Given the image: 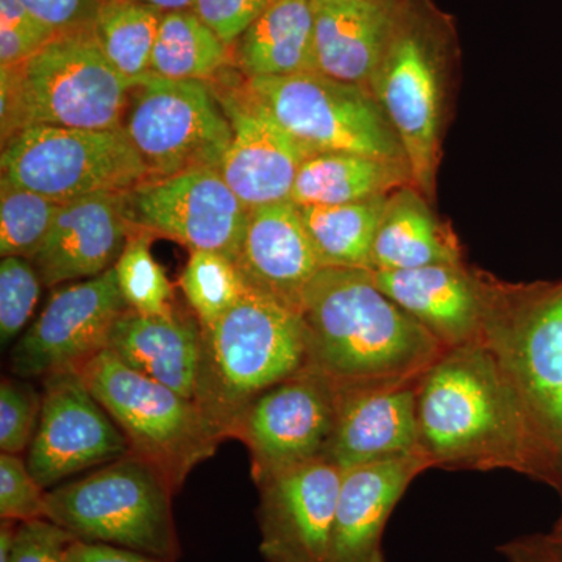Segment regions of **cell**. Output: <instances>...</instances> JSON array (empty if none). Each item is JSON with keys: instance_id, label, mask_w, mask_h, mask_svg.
Returning a JSON list of instances; mask_svg holds the SVG:
<instances>
[{"instance_id": "6da1fadb", "label": "cell", "mask_w": 562, "mask_h": 562, "mask_svg": "<svg viewBox=\"0 0 562 562\" xmlns=\"http://www.w3.org/2000/svg\"><path fill=\"white\" fill-rule=\"evenodd\" d=\"M416 414L432 469L513 471L552 484L524 403L484 344L443 351L417 382Z\"/></svg>"}, {"instance_id": "7a4b0ae2", "label": "cell", "mask_w": 562, "mask_h": 562, "mask_svg": "<svg viewBox=\"0 0 562 562\" xmlns=\"http://www.w3.org/2000/svg\"><path fill=\"white\" fill-rule=\"evenodd\" d=\"M306 366L338 392L416 384L446 351L368 269L324 268L303 294Z\"/></svg>"}, {"instance_id": "3957f363", "label": "cell", "mask_w": 562, "mask_h": 562, "mask_svg": "<svg viewBox=\"0 0 562 562\" xmlns=\"http://www.w3.org/2000/svg\"><path fill=\"white\" fill-rule=\"evenodd\" d=\"M454 54L457 35L446 13L431 0H398L369 90L397 133L414 187L424 195L435 190Z\"/></svg>"}, {"instance_id": "277c9868", "label": "cell", "mask_w": 562, "mask_h": 562, "mask_svg": "<svg viewBox=\"0 0 562 562\" xmlns=\"http://www.w3.org/2000/svg\"><path fill=\"white\" fill-rule=\"evenodd\" d=\"M305 366L302 314L249 290L216 324L202 328L194 402L222 442L232 439L236 420L258 395Z\"/></svg>"}, {"instance_id": "5b68a950", "label": "cell", "mask_w": 562, "mask_h": 562, "mask_svg": "<svg viewBox=\"0 0 562 562\" xmlns=\"http://www.w3.org/2000/svg\"><path fill=\"white\" fill-rule=\"evenodd\" d=\"M133 85L106 60L91 27L58 33L27 61L0 68L2 146L35 125L121 128Z\"/></svg>"}, {"instance_id": "8992f818", "label": "cell", "mask_w": 562, "mask_h": 562, "mask_svg": "<svg viewBox=\"0 0 562 562\" xmlns=\"http://www.w3.org/2000/svg\"><path fill=\"white\" fill-rule=\"evenodd\" d=\"M483 344L519 394L554 490L562 494V281L487 288Z\"/></svg>"}, {"instance_id": "52a82bcc", "label": "cell", "mask_w": 562, "mask_h": 562, "mask_svg": "<svg viewBox=\"0 0 562 562\" xmlns=\"http://www.w3.org/2000/svg\"><path fill=\"white\" fill-rule=\"evenodd\" d=\"M176 492L154 465L128 453L46 492V519L76 541L179 561Z\"/></svg>"}, {"instance_id": "ba28073f", "label": "cell", "mask_w": 562, "mask_h": 562, "mask_svg": "<svg viewBox=\"0 0 562 562\" xmlns=\"http://www.w3.org/2000/svg\"><path fill=\"white\" fill-rule=\"evenodd\" d=\"M79 372L124 432L131 453L154 465L176 494L216 453L221 441L192 398L133 371L106 349Z\"/></svg>"}, {"instance_id": "9c48e42d", "label": "cell", "mask_w": 562, "mask_h": 562, "mask_svg": "<svg viewBox=\"0 0 562 562\" xmlns=\"http://www.w3.org/2000/svg\"><path fill=\"white\" fill-rule=\"evenodd\" d=\"M147 180L221 168L232 125L210 81L149 76L135 81L121 124Z\"/></svg>"}, {"instance_id": "30bf717a", "label": "cell", "mask_w": 562, "mask_h": 562, "mask_svg": "<svg viewBox=\"0 0 562 562\" xmlns=\"http://www.w3.org/2000/svg\"><path fill=\"white\" fill-rule=\"evenodd\" d=\"M246 85L281 127L314 154L350 151L408 165L397 133L369 88L321 72L260 77Z\"/></svg>"}, {"instance_id": "8fae6325", "label": "cell", "mask_w": 562, "mask_h": 562, "mask_svg": "<svg viewBox=\"0 0 562 562\" xmlns=\"http://www.w3.org/2000/svg\"><path fill=\"white\" fill-rule=\"evenodd\" d=\"M0 168L5 179L58 203L131 191L147 180L146 168L122 128L35 125L2 146Z\"/></svg>"}, {"instance_id": "7c38bea8", "label": "cell", "mask_w": 562, "mask_h": 562, "mask_svg": "<svg viewBox=\"0 0 562 562\" xmlns=\"http://www.w3.org/2000/svg\"><path fill=\"white\" fill-rule=\"evenodd\" d=\"M338 405L335 384L310 368L258 395L232 431L249 450L255 484L324 458Z\"/></svg>"}, {"instance_id": "4fadbf2b", "label": "cell", "mask_w": 562, "mask_h": 562, "mask_svg": "<svg viewBox=\"0 0 562 562\" xmlns=\"http://www.w3.org/2000/svg\"><path fill=\"white\" fill-rule=\"evenodd\" d=\"M127 308L114 268L54 288L40 316L14 344L11 372L29 380L79 371L106 349L114 322Z\"/></svg>"}, {"instance_id": "5bb4252c", "label": "cell", "mask_w": 562, "mask_h": 562, "mask_svg": "<svg viewBox=\"0 0 562 562\" xmlns=\"http://www.w3.org/2000/svg\"><path fill=\"white\" fill-rule=\"evenodd\" d=\"M124 203L133 228L171 239L190 251H217L233 261L249 216V209L217 168L146 180L125 191Z\"/></svg>"}, {"instance_id": "9a60e30c", "label": "cell", "mask_w": 562, "mask_h": 562, "mask_svg": "<svg viewBox=\"0 0 562 562\" xmlns=\"http://www.w3.org/2000/svg\"><path fill=\"white\" fill-rule=\"evenodd\" d=\"M41 394L40 424L25 462L43 490L131 453L124 432L79 371L44 376Z\"/></svg>"}, {"instance_id": "2e32d148", "label": "cell", "mask_w": 562, "mask_h": 562, "mask_svg": "<svg viewBox=\"0 0 562 562\" xmlns=\"http://www.w3.org/2000/svg\"><path fill=\"white\" fill-rule=\"evenodd\" d=\"M232 125L220 171L247 209L291 201L295 177L314 151L290 135L231 70L210 81Z\"/></svg>"}, {"instance_id": "e0dca14e", "label": "cell", "mask_w": 562, "mask_h": 562, "mask_svg": "<svg viewBox=\"0 0 562 562\" xmlns=\"http://www.w3.org/2000/svg\"><path fill=\"white\" fill-rule=\"evenodd\" d=\"M342 473L321 458L257 484L266 562H327Z\"/></svg>"}, {"instance_id": "ac0fdd59", "label": "cell", "mask_w": 562, "mask_h": 562, "mask_svg": "<svg viewBox=\"0 0 562 562\" xmlns=\"http://www.w3.org/2000/svg\"><path fill=\"white\" fill-rule=\"evenodd\" d=\"M430 469L420 452L346 469L327 562H387L383 539L392 513L414 480Z\"/></svg>"}, {"instance_id": "d6986e66", "label": "cell", "mask_w": 562, "mask_h": 562, "mask_svg": "<svg viewBox=\"0 0 562 562\" xmlns=\"http://www.w3.org/2000/svg\"><path fill=\"white\" fill-rule=\"evenodd\" d=\"M124 194L102 192L63 203L31 260L44 288L54 290L114 268L133 232Z\"/></svg>"}, {"instance_id": "ffe728a7", "label": "cell", "mask_w": 562, "mask_h": 562, "mask_svg": "<svg viewBox=\"0 0 562 562\" xmlns=\"http://www.w3.org/2000/svg\"><path fill=\"white\" fill-rule=\"evenodd\" d=\"M371 272L379 290L446 349L483 344L490 283L469 272L462 262Z\"/></svg>"}, {"instance_id": "44dd1931", "label": "cell", "mask_w": 562, "mask_h": 562, "mask_svg": "<svg viewBox=\"0 0 562 562\" xmlns=\"http://www.w3.org/2000/svg\"><path fill=\"white\" fill-rule=\"evenodd\" d=\"M235 265L249 290L299 313L306 288L324 269L291 201L249 210Z\"/></svg>"}, {"instance_id": "7402d4cb", "label": "cell", "mask_w": 562, "mask_h": 562, "mask_svg": "<svg viewBox=\"0 0 562 562\" xmlns=\"http://www.w3.org/2000/svg\"><path fill=\"white\" fill-rule=\"evenodd\" d=\"M416 387L417 383L384 391L338 392V419L325 460L346 471L420 452Z\"/></svg>"}, {"instance_id": "603a6c76", "label": "cell", "mask_w": 562, "mask_h": 562, "mask_svg": "<svg viewBox=\"0 0 562 562\" xmlns=\"http://www.w3.org/2000/svg\"><path fill=\"white\" fill-rule=\"evenodd\" d=\"M106 350L133 371L194 401L202 358V325L192 312L147 316L131 308L114 322Z\"/></svg>"}, {"instance_id": "cb8c5ba5", "label": "cell", "mask_w": 562, "mask_h": 562, "mask_svg": "<svg viewBox=\"0 0 562 562\" xmlns=\"http://www.w3.org/2000/svg\"><path fill=\"white\" fill-rule=\"evenodd\" d=\"M398 0H312L317 72L369 88Z\"/></svg>"}, {"instance_id": "d4e9b609", "label": "cell", "mask_w": 562, "mask_h": 562, "mask_svg": "<svg viewBox=\"0 0 562 562\" xmlns=\"http://www.w3.org/2000/svg\"><path fill=\"white\" fill-rule=\"evenodd\" d=\"M233 66L246 80L317 72L312 0H280L233 46Z\"/></svg>"}, {"instance_id": "484cf974", "label": "cell", "mask_w": 562, "mask_h": 562, "mask_svg": "<svg viewBox=\"0 0 562 562\" xmlns=\"http://www.w3.org/2000/svg\"><path fill=\"white\" fill-rule=\"evenodd\" d=\"M457 241L414 184L392 192L384 206L371 255V271H405L461 265Z\"/></svg>"}, {"instance_id": "4316f807", "label": "cell", "mask_w": 562, "mask_h": 562, "mask_svg": "<svg viewBox=\"0 0 562 562\" xmlns=\"http://www.w3.org/2000/svg\"><path fill=\"white\" fill-rule=\"evenodd\" d=\"M414 184L409 166L350 151H317L295 177L291 202L297 206L347 205L384 198Z\"/></svg>"}, {"instance_id": "83f0119b", "label": "cell", "mask_w": 562, "mask_h": 562, "mask_svg": "<svg viewBox=\"0 0 562 562\" xmlns=\"http://www.w3.org/2000/svg\"><path fill=\"white\" fill-rule=\"evenodd\" d=\"M233 68V47L194 11H166L151 52V76L213 81Z\"/></svg>"}, {"instance_id": "f1b7e54d", "label": "cell", "mask_w": 562, "mask_h": 562, "mask_svg": "<svg viewBox=\"0 0 562 562\" xmlns=\"http://www.w3.org/2000/svg\"><path fill=\"white\" fill-rule=\"evenodd\" d=\"M390 195L347 205L297 206L322 268L368 269Z\"/></svg>"}, {"instance_id": "f546056e", "label": "cell", "mask_w": 562, "mask_h": 562, "mask_svg": "<svg viewBox=\"0 0 562 562\" xmlns=\"http://www.w3.org/2000/svg\"><path fill=\"white\" fill-rule=\"evenodd\" d=\"M165 13L135 0H102L91 32L114 69L138 81L150 74L151 52Z\"/></svg>"}, {"instance_id": "4dcf8cb0", "label": "cell", "mask_w": 562, "mask_h": 562, "mask_svg": "<svg viewBox=\"0 0 562 562\" xmlns=\"http://www.w3.org/2000/svg\"><path fill=\"white\" fill-rule=\"evenodd\" d=\"M179 284L202 328L211 327L249 291L235 261L217 251H191Z\"/></svg>"}, {"instance_id": "1f68e13d", "label": "cell", "mask_w": 562, "mask_h": 562, "mask_svg": "<svg viewBox=\"0 0 562 562\" xmlns=\"http://www.w3.org/2000/svg\"><path fill=\"white\" fill-rule=\"evenodd\" d=\"M154 238L150 232L133 228L114 271L122 297L132 312L161 316L176 310V288L151 255Z\"/></svg>"}, {"instance_id": "d6a6232c", "label": "cell", "mask_w": 562, "mask_h": 562, "mask_svg": "<svg viewBox=\"0 0 562 562\" xmlns=\"http://www.w3.org/2000/svg\"><path fill=\"white\" fill-rule=\"evenodd\" d=\"M63 203L0 177V255L32 260Z\"/></svg>"}, {"instance_id": "836d02e7", "label": "cell", "mask_w": 562, "mask_h": 562, "mask_svg": "<svg viewBox=\"0 0 562 562\" xmlns=\"http://www.w3.org/2000/svg\"><path fill=\"white\" fill-rule=\"evenodd\" d=\"M44 284L29 258L5 257L0 261V341L7 346L27 327Z\"/></svg>"}, {"instance_id": "e575fe53", "label": "cell", "mask_w": 562, "mask_h": 562, "mask_svg": "<svg viewBox=\"0 0 562 562\" xmlns=\"http://www.w3.org/2000/svg\"><path fill=\"white\" fill-rule=\"evenodd\" d=\"M43 394L21 380L3 379L0 384V450L27 453L38 428Z\"/></svg>"}, {"instance_id": "d590c367", "label": "cell", "mask_w": 562, "mask_h": 562, "mask_svg": "<svg viewBox=\"0 0 562 562\" xmlns=\"http://www.w3.org/2000/svg\"><path fill=\"white\" fill-rule=\"evenodd\" d=\"M57 35L20 0H0V68L27 61Z\"/></svg>"}, {"instance_id": "8d00e7d4", "label": "cell", "mask_w": 562, "mask_h": 562, "mask_svg": "<svg viewBox=\"0 0 562 562\" xmlns=\"http://www.w3.org/2000/svg\"><path fill=\"white\" fill-rule=\"evenodd\" d=\"M46 490L20 454L0 453V517L18 524L46 519Z\"/></svg>"}, {"instance_id": "74e56055", "label": "cell", "mask_w": 562, "mask_h": 562, "mask_svg": "<svg viewBox=\"0 0 562 562\" xmlns=\"http://www.w3.org/2000/svg\"><path fill=\"white\" fill-rule=\"evenodd\" d=\"M280 0H194L191 10L228 46Z\"/></svg>"}, {"instance_id": "f35d334b", "label": "cell", "mask_w": 562, "mask_h": 562, "mask_svg": "<svg viewBox=\"0 0 562 562\" xmlns=\"http://www.w3.org/2000/svg\"><path fill=\"white\" fill-rule=\"evenodd\" d=\"M72 535L47 519L20 524L10 562H68Z\"/></svg>"}, {"instance_id": "ab89813d", "label": "cell", "mask_w": 562, "mask_h": 562, "mask_svg": "<svg viewBox=\"0 0 562 562\" xmlns=\"http://www.w3.org/2000/svg\"><path fill=\"white\" fill-rule=\"evenodd\" d=\"M20 2L55 32L65 33L91 27L102 0H20Z\"/></svg>"}, {"instance_id": "60d3db41", "label": "cell", "mask_w": 562, "mask_h": 562, "mask_svg": "<svg viewBox=\"0 0 562 562\" xmlns=\"http://www.w3.org/2000/svg\"><path fill=\"white\" fill-rule=\"evenodd\" d=\"M68 562H177L151 554L133 552L106 543L74 541L66 552Z\"/></svg>"}, {"instance_id": "b9f144b4", "label": "cell", "mask_w": 562, "mask_h": 562, "mask_svg": "<svg viewBox=\"0 0 562 562\" xmlns=\"http://www.w3.org/2000/svg\"><path fill=\"white\" fill-rule=\"evenodd\" d=\"M505 562H562V552L547 536L517 538L498 547Z\"/></svg>"}, {"instance_id": "7bdbcfd3", "label": "cell", "mask_w": 562, "mask_h": 562, "mask_svg": "<svg viewBox=\"0 0 562 562\" xmlns=\"http://www.w3.org/2000/svg\"><path fill=\"white\" fill-rule=\"evenodd\" d=\"M135 2L147 3L162 11H173L190 10L194 0H135Z\"/></svg>"}, {"instance_id": "ee69618b", "label": "cell", "mask_w": 562, "mask_h": 562, "mask_svg": "<svg viewBox=\"0 0 562 562\" xmlns=\"http://www.w3.org/2000/svg\"><path fill=\"white\" fill-rule=\"evenodd\" d=\"M549 538L553 539V541L562 542V516L560 520H558V524L554 525L553 531L550 532Z\"/></svg>"}, {"instance_id": "f6af8a7d", "label": "cell", "mask_w": 562, "mask_h": 562, "mask_svg": "<svg viewBox=\"0 0 562 562\" xmlns=\"http://www.w3.org/2000/svg\"><path fill=\"white\" fill-rule=\"evenodd\" d=\"M547 538H549V536H547ZM549 539H550V538H549ZM550 541H552V542L554 543V546H557V547H558V549H560V550H561V552H562V542L553 541V539H550Z\"/></svg>"}]
</instances>
